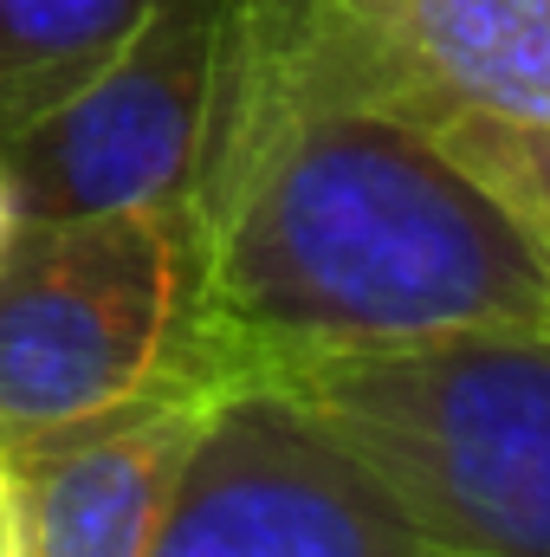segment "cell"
Masks as SVG:
<instances>
[{
  "instance_id": "52a82bcc",
  "label": "cell",
  "mask_w": 550,
  "mask_h": 557,
  "mask_svg": "<svg viewBox=\"0 0 550 557\" xmlns=\"http://www.w3.org/2000/svg\"><path fill=\"white\" fill-rule=\"evenodd\" d=\"M214 383L0 454L26 557H149Z\"/></svg>"
},
{
  "instance_id": "8fae6325",
  "label": "cell",
  "mask_w": 550,
  "mask_h": 557,
  "mask_svg": "<svg viewBox=\"0 0 550 557\" xmlns=\"http://www.w3.org/2000/svg\"><path fill=\"white\" fill-rule=\"evenodd\" d=\"M0 234H7V195H0Z\"/></svg>"
},
{
  "instance_id": "30bf717a",
  "label": "cell",
  "mask_w": 550,
  "mask_h": 557,
  "mask_svg": "<svg viewBox=\"0 0 550 557\" xmlns=\"http://www.w3.org/2000/svg\"><path fill=\"white\" fill-rule=\"evenodd\" d=\"M0 557H26V552H20V512H13V486H7V467H0Z\"/></svg>"
},
{
  "instance_id": "8992f818",
  "label": "cell",
  "mask_w": 550,
  "mask_h": 557,
  "mask_svg": "<svg viewBox=\"0 0 550 557\" xmlns=\"http://www.w3.org/2000/svg\"><path fill=\"white\" fill-rule=\"evenodd\" d=\"M330 20L414 124L473 111L550 131V0H330Z\"/></svg>"
},
{
  "instance_id": "ba28073f",
  "label": "cell",
  "mask_w": 550,
  "mask_h": 557,
  "mask_svg": "<svg viewBox=\"0 0 550 557\" xmlns=\"http://www.w3.org/2000/svg\"><path fill=\"white\" fill-rule=\"evenodd\" d=\"M149 13V0H0V137L72 98Z\"/></svg>"
},
{
  "instance_id": "5b68a950",
  "label": "cell",
  "mask_w": 550,
  "mask_h": 557,
  "mask_svg": "<svg viewBox=\"0 0 550 557\" xmlns=\"http://www.w3.org/2000/svg\"><path fill=\"white\" fill-rule=\"evenodd\" d=\"M227 0H149L130 39L46 117L0 137L7 221H78L188 201Z\"/></svg>"
},
{
  "instance_id": "7a4b0ae2",
  "label": "cell",
  "mask_w": 550,
  "mask_h": 557,
  "mask_svg": "<svg viewBox=\"0 0 550 557\" xmlns=\"http://www.w3.org/2000/svg\"><path fill=\"white\" fill-rule=\"evenodd\" d=\"M247 376L298 396L376 467L414 557H550V337L460 331Z\"/></svg>"
},
{
  "instance_id": "6da1fadb",
  "label": "cell",
  "mask_w": 550,
  "mask_h": 557,
  "mask_svg": "<svg viewBox=\"0 0 550 557\" xmlns=\"http://www.w3.org/2000/svg\"><path fill=\"white\" fill-rule=\"evenodd\" d=\"M201 383L460 331L550 337V267L343 52L330 0H227L188 182Z\"/></svg>"
},
{
  "instance_id": "3957f363",
  "label": "cell",
  "mask_w": 550,
  "mask_h": 557,
  "mask_svg": "<svg viewBox=\"0 0 550 557\" xmlns=\"http://www.w3.org/2000/svg\"><path fill=\"white\" fill-rule=\"evenodd\" d=\"M188 201L7 221L0 234V454L39 447L168 389H195Z\"/></svg>"
},
{
  "instance_id": "9c48e42d",
  "label": "cell",
  "mask_w": 550,
  "mask_h": 557,
  "mask_svg": "<svg viewBox=\"0 0 550 557\" xmlns=\"http://www.w3.org/2000/svg\"><path fill=\"white\" fill-rule=\"evenodd\" d=\"M421 131L505 201V214L525 227V240L545 253L550 267V131L505 124V117H473V111L427 117Z\"/></svg>"
},
{
  "instance_id": "277c9868",
  "label": "cell",
  "mask_w": 550,
  "mask_h": 557,
  "mask_svg": "<svg viewBox=\"0 0 550 557\" xmlns=\"http://www.w3.org/2000/svg\"><path fill=\"white\" fill-rule=\"evenodd\" d=\"M149 557H414V532L337 428L266 376H227Z\"/></svg>"
}]
</instances>
